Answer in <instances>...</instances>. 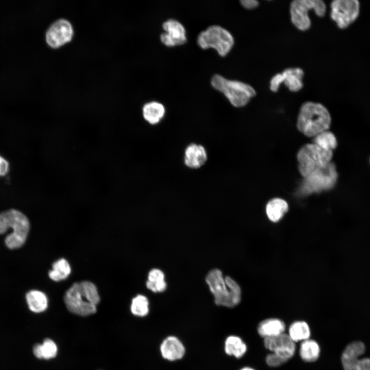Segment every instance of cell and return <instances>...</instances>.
<instances>
[{"label": "cell", "instance_id": "cell-12", "mask_svg": "<svg viewBox=\"0 0 370 370\" xmlns=\"http://www.w3.org/2000/svg\"><path fill=\"white\" fill-rule=\"evenodd\" d=\"M303 70L299 67L285 69L282 73L275 75L270 81V89L277 92L280 85L284 83L291 91H299L303 86Z\"/></svg>", "mask_w": 370, "mask_h": 370}, {"label": "cell", "instance_id": "cell-21", "mask_svg": "<svg viewBox=\"0 0 370 370\" xmlns=\"http://www.w3.org/2000/svg\"><path fill=\"white\" fill-rule=\"evenodd\" d=\"M26 299L29 309L33 312H42L48 307L47 298L42 291L31 290L26 294Z\"/></svg>", "mask_w": 370, "mask_h": 370}, {"label": "cell", "instance_id": "cell-31", "mask_svg": "<svg viewBox=\"0 0 370 370\" xmlns=\"http://www.w3.org/2000/svg\"><path fill=\"white\" fill-rule=\"evenodd\" d=\"M240 2L244 8L248 9L255 8L259 5L258 2L255 0H242Z\"/></svg>", "mask_w": 370, "mask_h": 370}, {"label": "cell", "instance_id": "cell-18", "mask_svg": "<svg viewBox=\"0 0 370 370\" xmlns=\"http://www.w3.org/2000/svg\"><path fill=\"white\" fill-rule=\"evenodd\" d=\"M285 325L280 319H267L260 323L257 331L258 334L264 338L276 336L284 333Z\"/></svg>", "mask_w": 370, "mask_h": 370}, {"label": "cell", "instance_id": "cell-1", "mask_svg": "<svg viewBox=\"0 0 370 370\" xmlns=\"http://www.w3.org/2000/svg\"><path fill=\"white\" fill-rule=\"evenodd\" d=\"M100 301L97 287L89 281L75 283L66 291L64 302L72 313L82 316L95 313Z\"/></svg>", "mask_w": 370, "mask_h": 370}, {"label": "cell", "instance_id": "cell-8", "mask_svg": "<svg viewBox=\"0 0 370 370\" xmlns=\"http://www.w3.org/2000/svg\"><path fill=\"white\" fill-rule=\"evenodd\" d=\"M234 43L232 34L227 30L218 25L209 26L201 31L197 37V44L202 49L212 48L221 57L226 55Z\"/></svg>", "mask_w": 370, "mask_h": 370}, {"label": "cell", "instance_id": "cell-6", "mask_svg": "<svg viewBox=\"0 0 370 370\" xmlns=\"http://www.w3.org/2000/svg\"><path fill=\"white\" fill-rule=\"evenodd\" d=\"M332 156L333 151L324 150L313 143L306 144L297 154L299 171L305 178L327 165L331 162Z\"/></svg>", "mask_w": 370, "mask_h": 370}, {"label": "cell", "instance_id": "cell-30", "mask_svg": "<svg viewBox=\"0 0 370 370\" xmlns=\"http://www.w3.org/2000/svg\"><path fill=\"white\" fill-rule=\"evenodd\" d=\"M287 360L273 353L267 355L266 358L267 364L271 367H276L286 362Z\"/></svg>", "mask_w": 370, "mask_h": 370}, {"label": "cell", "instance_id": "cell-9", "mask_svg": "<svg viewBox=\"0 0 370 370\" xmlns=\"http://www.w3.org/2000/svg\"><path fill=\"white\" fill-rule=\"evenodd\" d=\"M313 10L320 17L326 12V7L322 0H294L290 4V13L292 24L299 30L306 31L311 26L308 12Z\"/></svg>", "mask_w": 370, "mask_h": 370}, {"label": "cell", "instance_id": "cell-22", "mask_svg": "<svg viewBox=\"0 0 370 370\" xmlns=\"http://www.w3.org/2000/svg\"><path fill=\"white\" fill-rule=\"evenodd\" d=\"M224 350L228 355L239 358L246 353L247 346L239 337L230 336L225 341Z\"/></svg>", "mask_w": 370, "mask_h": 370}, {"label": "cell", "instance_id": "cell-32", "mask_svg": "<svg viewBox=\"0 0 370 370\" xmlns=\"http://www.w3.org/2000/svg\"><path fill=\"white\" fill-rule=\"evenodd\" d=\"M8 162L0 156V176L5 175L8 172Z\"/></svg>", "mask_w": 370, "mask_h": 370}, {"label": "cell", "instance_id": "cell-15", "mask_svg": "<svg viewBox=\"0 0 370 370\" xmlns=\"http://www.w3.org/2000/svg\"><path fill=\"white\" fill-rule=\"evenodd\" d=\"M162 28L165 32L161 34L160 40L164 45L173 47L186 42L185 28L178 21L168 20L163 23Z\"/></svg>", "mask_w": 370, "mask_h": 370}, {"label": "cell", "instance_id": "cell-25", "mask_svg": "<svg viewBox=\"0 0 370 370\" xmlns=\"http://www.w3.org/2000/svg\"><path fill=\"white\" fill-rule=\"evenodd\" d=\"M71 272L68 262L64 258H60L52 264V269L49 272V278L54 281L63 280Z\"/></svg>", "mask_w": 370, "mask_h": 370}, {"label": "cell", "instance_id": "cell-3", "mask_svg": "<svg viewBox=\"0 0 370 370\" xmlns=\"http://www.w3.org/2000/svg\"><path fill=\"white\" fill-rule=\"evenodd\" d=\"M206 281L217 305L231 308L239 303L242 292L239 285L229 276L224 278L219 269L210 271Z\"/></svg>", "mask_w": 370, "mask_h": 370}, {"label": "cell", "instance_id": "cell-23", "mask_svg": "<svg viewBox=\"0 0 370 370\" xmlns=\"http://www.w3.org/2000/svg\"><path fill=\"white\" fill-rule=\"evenodd\" d=\"M320 347L314 340L307 339L302 341L300 348L301 358L306 362H313L317 360L320 354Z\"/></svg>", "mask_w": 370, "mask_h": 370}, {"label": "cell", "instance_id": "cell-19", "mask_svg": "<svg viewBox=\"0 0 370 370\" xmlns=\"http://www.w3.org/2000/svg\"><path fill=\"white\" fill-rule=\"evenodd\" d=\"M164 106L160 102L152 101L145 104L142 108L144 119L150 124L156 125L163 118Z\"/></svg>", "mask_w": 370, "mask_h": 370}, {"label": "cell", "instance_id": "cell-29", "mask_svg": "<svg viewBox=\"0 0 370 370\" xmlns=\"http://www.w3.org/2000/svg\"><path fill=\"white\" fill-rule=\"evenodd\" d=\"M58 353V347L55 343L50 339H46L40 344L41 359L46 360L54 358Z\"/></svg>", "mask_w": 370, "mask_h": 370}, {"label": "cell", "instance_id": "cell-7", "mask_svg": "<svg viewBox=\"0 0 370 370\" xmlns=\"http://www.w3.org/2000/svg\"><path fill=\"white\" fill-rule=\"evenodd\" d=\"M338 173L335 164L330 162L304 178L300 188L303 195L331 189L336 184Z\"/></svg>", "mask_w": 370, "mask_h": 370}, {"label": "cell", "instance_id": "cell-10", "mask_svg": "<svg viewBox=\"0 0 370 370\" xmlns=\"http://www.w3.org/2000/svg\"><path fill=\"white\" fill-rule=\"evenodd\" d=\"M330 16L341 29L347 27L358 17L360 4L357 0H335L331 4Z\"/></svg>", "mask_w": 370, "mask_h": 370}, {"label": "cell", "instance_id": "cell-27", "mask_svg": "<svg viewBox=\"0 0 370 370\" xmlns=\"http://www.w3.org/2000/svg\"><path fill=\"white\" fill-rule=\"evenodd\" d=\"M313 143L324 150L331 151H333L336 148L338 144L335 135L328 130L314 136L313 138Z\"/></svg>", "mask_w": 370, "mask_h": 370}, {"label": "cell", "instance_id": "cell-20", "mask_svg": "<svg viewBox=\"0 0 370 370\" xmlns=\"http://www.w3.org/2000/svg\"><path fill=\"white\" fill-rule=\"evenodd\" d=\"M288 210L287 202L280 198L271 199L266 206V215L268 219L273 223L279 221Z\"/></svg>", "mask_w": 370, "mask_h": 370}, {"label": "cell", "instance_id": "cell-26", "mask_svg": "<svg viewBox=\"0 0 370 370\" xmlns=\"http://www.w3.org/2000/svg\"><path fill=\"white\" fill-rule=\"evenodd\" d=\"M310 335L308 324L304 321H296L289 328V336L295 342L308 339Z\"/></svg>", "mask_w": 370, "mask_h": 370}, {"label": "cell", "instance_id": "cell-5", "mask_svg": "<svg viewBox=\"0 0 370 370\" xmlns=\"http://www.w3.org/2000/svg\"><path fill=\"white\" fill-rule=\"evenodd\" d=\"M211 84L236 107L245 106L256 95L255 89L251 85L240 81L227 79L218 74L212 77Z\"/></svg>", "mask_w": 370, "mask_h": 370}, {"label": "cell", "instance_id": "cell-24", "mask_svg": "<svg viewBox=\"0 0 370 370\" xmlns=\"http://www.w3.org/2000/svg\"><path fill=\"white\" fill-rule=\"evenodd\" d=\"M146 285L149 289L154 292H161L164 291L166 284L164 281L163 272L156 268L152 269L149 273Z\"/></svg>", "mask_w": 370, "mask_h": 370}, {"label": "cell", "instance_id": "cell-16", "mask_svg": "<svg viewBox=\"0 0 370 370\" xmlns=\"http://www.w3.org/2000/svg\"><path fill=\"white\" fill-rule=\"evenodd\" d=\"M162 358L168 361H175L181 359L186 353L182 342L176 337L170 336L165 338L160 346Z\"/></svg>", "mask_w": 370, "mask_h": 370}, {"label": "cell", "instance_id": "cell-2", "mask_svg": "<svg viewBox=\"0 0 370 370\" xmlns=\"http://www.w3.org/2000/svg\"><path fill=\"white\" fill-rule=\"evenodd\" d=\"M330 124V114L321 103L306 102L302 105L298 115L297 127L305 136L314 137L328 130Z\"/></svg>", "mask_w": 370, "mask_h": 370}, {"label": "cell", "instance_id": "cell-14", "mask_svg": "<svg viewBox=\"0 0 370 370\" xmlns=\"http://www.w3.org/2000/svg\"><path fill=\"white\" fill-rule=\"evenodd\" d=\"M266 348L275 354L288 360L294 355L295 346L294 342L288 335L283 333L279 335L264 338Z\"/></svg>", "mask_w": 370, "mask_h": 370}, {"label": "cell", "instance_id": "cell-17", "mask_svg": "<svg viewBox=\"0 0 370 370\" xmlns=\"http://www.w3.org/2000/svg\"><path fill=\"white\" fill-rule=\"evenodd\" d=\"M208 159L207 151L201 144L191 143L184 151V163L190 169H198L205 164Z\"/></svg>", "mask_w": 370, "mask_h": 370}, {"label": "cell", "instance_id": "cell-11", "mask_svg": "<svg viewBox=\"0 0 370 370\" xmlns=\"http://www.w3.org/2000/svg\"><path fill=\"white\" fill-rule=\"evenodd\" d=\"M365 345L361 341H355L349 344L341 357L344 369L370 370V358H359L365 352Z\"/></svg>", "mask_w": 370, "mask_h": 370}, {"label": "cell", "instance_id": "cell-13", "mask_svg": "<svg viewBox=\"0 0 370 370\" xmlns=\"http://www.w3.org/2000/svg\"><path fill=\"white\" fill-rule=\"evenodd\" d=\"M73 34L70 23L63 19L55 22L48 29L46 41L52 48H58L70 41Z\"/></svg>", "mask_w": 370, "mask_h": 370}, {"label": "cell", "instance_id": "cell-28", "mask_svg": "<svg viewBox=\"0 0 370 370\" xmlns=\"http://www.w3.org/2000/svg\"><path fill=\"white\" fill-rule=\"evenodd\" d=\"M149 301L146 297L139 294L133 299L131 305V312L138 317L146 316L149 312Z\"/></svg>", "mask_w": 370, "mask_h": 370}, {"label": "cell", "instance_id": "cell-4", "mask_svg": "<svg viewBox=\"0 0 370 370\" xmlns=\"http://www.w3.org/2000/svg\"><path fill=\"white\" fill-rule=\"evenodd\" d=\"M9 228L13 230L5 238L7 247L11 249L22 247L26 240L29 229L27 217L14 209L0 213V234L5 233Z\"/></svg>", "mask_w": 370, "mask_h": 370}, {"label": "cell", "instance_id": "cell-33", "mask_svg": "<svg viewBox=\"0 0 370 370\" xmlns=\"http://www.w3.org/2000/svg\"><path fill=\"white\" fill-rule=\"evenodd\" d=\"M240 370H254V369L250 367H245L242 368Z\"/></svg>", "mask_w": 370, "mask_h": 370}]
</instances>
